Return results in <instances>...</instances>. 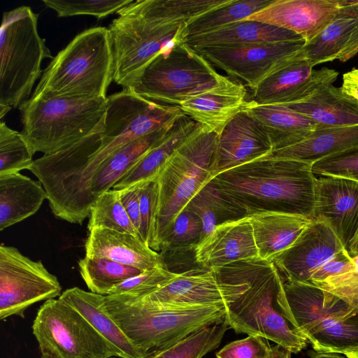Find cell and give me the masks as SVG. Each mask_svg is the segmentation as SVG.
Here are the masks:
<instances>
[{"label":"cell","instance_id":"cell-1","mask_svg":"<svg viewBox=\"0 0 358 358\" xmlns=\"http://www.w3.org/2000/svg\"><path fill=\"white\" fill-rule=\"evenodd\" d=\"M210 181L248 216L280 212L312 220L317 182L312 163L266 156L222 172Z\"/></svg>","mask_w":358,"mask_h":358},{"label":"cell","instance_id":"cell-2","mask_svg":"<svg viewBox=\"0 0 358 358\" xmlns=\"http://www.w3.org/2000/svg\"><path fill=\"white\" fill-rule=\"evenodd\" d=\"M225 266L248 285L227 306L229 327L270 340L292 353L305 349L308 342L291 323L284 279L274 263L257 258Z\"/></svg>","mask_w":358,"mask_h":358},{"label":"cell","instance_id":"cell-3","mask_svg":"<svg viewBox=\"0 0 358 358\" xmlns=\"http://www.w3.org/2000/svg\"><path fill=\"white\" fill-rule=\"evenodd\" d=\"M114 57L108 27L77 34L43 70L32 96L107 98Z\"/></svg>","mask_w":358,"mask_h":358},{"label":"cell","instance_id":"cell-4","mask_svg":"<svg viewBox=\"0 0 358 358\" xmlns=\"http://www.w3.org/2000/svg\"><path fill=\"white\" fill-rule=\"evenodd\" d=\"M104 308L145 356L222 320L227 312L224 305L161 306L125 295L105 296Z\"/></svg>","mask_w":358,"mask_h":358},{"label":"cell","instance_id":"cell-5","mask_svg":"<svg viewBox=\"0 0 358 358\" xmlns=\"http://www.w3.org/2000/svg\"><path fill=\"white\" fill-rule=\"evenodd\" d=\"M217 134L201 125L183 141L159 170L152 249L160 251L174 223L191 199L211 178Z\"/></svg>","mask_w":358,"mask_h":358},{"label":"cell","instance_id":"cell-6","mask_svg":"<svg viewBox=\"0 0 358 358\" xmlns=\"http://www.w3.org/2000/svg\"><path fill=\"white\" fill-rule=\"evenodd\" d=\"M107 98L31 96L19 107L32 152L50 155L104 127Z\"/></svg>","mask_w":358,"mask_h":358},{"label":"cell","instance_id":"cell-7","mask_svg":"<svg viewBox=\"0 0 358 358\" xmlns=\"http://www.w3.org/2000/svg\"><path fill=\"white\" fill-rule=\"evenodd\" d=\"M284 289L291 323L315 351L358 350V308L310 283L284 280Z\"/></svg>","mask_w":358,"mask_h":358},{"label":"cell","instance_id":"cell-8","mask_svg":"<svg viewBox=\"0 0 358 358\" xmlns=\"http://www.w3.org/2000/svg\"><path fill=\"white\" fill-rule=\"evenodd\" d=\"M117 14L108 27L114 57L113 81L131 89L156 57L183 42L185 24L157 22L148 14L145 0H134Z\"/></svg>","mask_w":358,"mask_h":358},{"label":"cell","instance_id":"cell-9","mask_svg":"<svg viewBox=\"0 0 358 358\" xmlns=\"http://www.w3.org/2000/svg\"><path fill=\"white\" fill-rule=\"evenodd\" d=\"M38 14L21 6L4 12L0 29V104L17 108L41 78L42 62L51 58L38 31Z\"/></svg>","mask_w":358,"mask_h":358},{"label":"cell","instance_id":"cell-10","mask_svg":"<svg viewBox=\"0 0 358 358\" xmlns=\"http://www.w3.org/2000/svg\"><path fill=\"white\" fill-rule=\"evenodd\" d=\"M226 78L196 50L180 42L156 57L129 90L152 101L178 107Z\"/></svg>","mask_w":358,"mask_h":358},{"label":"cell","instance_id":"cell-11","mask_svg":"<svg viewBox=\"0 0 358 358\" xmlns=\"http://www.w3.org/2000/svg\"><path fill=\"white\" fill-rule=\"evenodd\" d=\"M183 115L178 106L152 101L129 89L108 96L102 145L87 164L83 180L91 181L101 164L121 147L171 125Z\"/></svg>","mask_w":358,"mask_h":358},{"label":"cell","instance_id":"cell-12","mask_svg":"<svg viewBox=\"0 0 358 358\" xmlns=\"http://www.w3.org/2000/svg\"><path fill=\"white\" fill-rule=\"evenodd\" d=\"M40 358H110L112 352L86 319L60 299L45 301L32 324Z\"/></svg>","mask_w":358,"mask_h":358},{"label":"cell","instance_id":"cell-13","mask_svg":"<svg viewBox=\"0 0 358 358\" xmlns=\"http://www.w3.org/2000/svg\"><path fill=\"white\" fill-rule=\"evenodd\" d=\"M57 278L41 261H34L13 246H0V319L24 317L31 305L62 294Z\"/></svg>","mask_w":358,"mask_h":358},{"label":"cell","instance_id":"cell-14","mask_svg":"<svg viewBox=\"0 0 358 358\" xmlns=\"http://www.w3.org/2000/svg\"><path fill=\"white\" fill-rule=\"evenodd\" d=\"M216 271L206 268L189 270L178 273L166 285L142 298L129 297L161 306H227L237 299L248 285L225 266L217 268Z\"/></svg>","mask_w":358,"mask_h":358},{"label":"cell","instance_id":"cell-15","mask_svg":"<svg viewBox=\"0 0 358 358\" xmlns=\"http://www.w3.org/2000/svg\"><path fill=\"white\" fill-rule=\"evenodd\" d=\"M303 39L196 50L213 66L243 80L252 90L279 69L302 48Z\"/></svg>","mask_w":358,"mask_h":358},{"label":"cell","instance_id":"cell-16","mask_svg":"<svg viewBox=\"0 0 358 358\" xmlns=\"http://www.w3.org/2000/svg\"><path fill=\"white\" fill-rule=\"evenodd\" d=\"M312 220L326 223L349 253L358 236V182L331 176L317 178Z\"/></svg>","mask_w":358,"mask_h":358},{"label":"cell","instance_id":"cell-17","mask_svg":"<svg viewBox=\"0 0 358 358\" xmlns=\"http://www.w3.org/2000/svg\"><path fill=\"white\" fill-rule=\"evenodd\" d=\"M296 53L252 90L250 101L261 105L293 103L336 80L338 71L326 67L315 69L307 62L296 58Z\"/></svg>","mask_w":358,"mask_h":358},{"label":"cell","instance_id":"cell-18","mask_svg":"<svg viewBox=\"0 0 358 358\" xmlns=\"http://www.w3.org/2000/svg\"><path fill=\"white\" fill-rule=\"evenodd\" d=\"M272 150V143L263 126L243 109L217 135L210 169L212 178L229 169L264 157Z\"/></svg>","mask_w":358,"mask_h":358},{"label":"cell","instance_id":"cell-19","mask_svg":"<svg viewBox=\"0 0 358 358\" xmlns=\"http://www.w3.org/2000/svg\"><path fill=\"white\" fill-rule=\"evenodd\" d=\"M343 250L326 223L312 220L296 242L273 262L284 280L309 283L315 271Z\"/></svg>","mask_w":358,"mask_h":358},{"label":"cell","instance_id":"cell-20","mask_svg":"<svg viewBox=\"0 0 358 358\" xmlns=\"http://www.w3.org/2000/svg\"><path fill=\"white\" fill-rule=\"evenodd\" d=\"M350 0H272L243 20L285 29L308 42L321 32Z\"/></svg>","mask_w":358,"mask_h":358},{"label":"cell","instance_id":"cell-21","mask_svg":"<svg viewBox=\"0 0 358 358\" xmlns=\"http://www.w3.org/2000/svg\"><path fill=\"white\" fill-rule=\"evenodd\" d=\"M257 258L259 257L249 216L217 225L194 248L195 262L206 269Z\"/></svg>","mask_w":358,"mask_h":358},{"label":"cell","instance_id":"cell-22","mask_svg":"<svg viewBox=\"0 0 358 358\" xmlns=\"http://www.w3.org/2000/svg\"><path fill=\"white\" fill-rule=\"evenodd\" d=\"M245 86L226 78L217 86L182 102L185 115L206 130L219 135L226 124L247 104Z\"/></svg>","mask_w":358,"mask_h":358},{"label":"cell","instance_id":"cell-23","mask_svg":"<svg viewBox=\"0 0 358 358\" xmlns=\"http://www.w3.org/2000/svg\"><path fill=\"white\" fill-rule=\"evenodd\" d=\"M85 256L102 257L137 268L143 271L166 266L161 255L139 237L104 228L89 231Z\"/></svg>","mask_w":358,"mask_h":358},{"label":"cell","instance_id":"cell-24","mask_svg":"<svg viewBox=\"0 0 358 358\" xmlns=\"http://www.w3.org/2000/svg\"><path fill=\"white\" fill-rule=\"evenodd\" d=\"M104 295L75 287L59 297L80 313L108 344L113 357L145 358L104 308Z\"/></svg>","mask_w":358,"mask_h":358},{"label":"cell","instance_id":"cell-25","mask_svg":"<svg viewBox=\"0 0 358 358\" xmlns=\"http://www.w3.org/2000/svg\"><path fill=\"white\" fill-rule=\"evenodd\" d=\"M249 217L259 257L271 262L290 248L312 221L280 212H259Z\"/></svg>","mask_w":358,"mask_h":358},{"label":"cell","instance_id":"cell-26","mask_svg":"<svg viewBox=\"0 0 358 358\" xmlns=\"http://www.w3.org/2000/svg\"><path fill=\"white\" fill-rule=\"evenodd\" d=\"M315 122L318 129L358 124V102L341 87L325 85L308 98L283 105Z\"/></svg>","mask_w":358,"mask_h":358},{"label":"cell","instance_id":"cell-27","mask_svg":"<svg viewBox=\"0 0 358 358\" xmlns=\"http://www.w3.org/2000/svg\"><path fill=\"white\" fill-rule=\"evenodd\" d=\"M243 110L263 126L272 143V151L297 144L318 129L310 119L283 105H261L248 100Z\"/></svg>","mask_w":358,"mask_h":358},{"label":"cell","instance_id":"cell-28","mask_svg":"<svg viewBox=\"0 0 358 358\" xmlns=\"http://www.w3.org/2000/svg\"><path fill=\"white\" fill-rule=\"evenodd\" d=\"M303 39L289 30L261 22L240 20L217 30L186 38L184 43L195 50L210 47L238 46Z\"/></svg>","mask_w":358,"mask_h":358},{"label":"cell","instance_id":"cell-29","mask_svg":"<svg viewBox=\"0 0 358 358\" xmlns=\"http://www.w3.org/2000/svg\"><path fill=\"white\" fill-rule=\"evenodd\" d=\"M47 199L39 180L20 173L0 176V231L34 215Z\"/></svg>","mask_w":358,"mask_h":358},{"label":"cell","instance_id":"cell-30","mask_svg":"<svg viewBox=\"0 0 358 358\" xmlns=\"http://www.w3.org/2000/svg\"><path fill=\"white\" fill-rule=\"evenodd\" d=\"M357 15L358 0H350L321 32L296 52V58L312 67L337 59L350 38Z\"/></svg>","mask_w":358,"mask_h":358},{"label":"cell","instance_id":"cell-31","mask_svg":"<svg viewBox=\"0 0 358 358\" xmlns=\"http://www.w3.org/2000/svg\"><path fill=\"white\" fill-rule=\"evenodd\" d=\"M200 126V124L186 115L180 117L164 136L122 177L113 189H121L155 178L174 150Z\"/></svg>","mask_w":358,"mask_h":358},{"label":"cell","instance_id":"cell-32","mask_svg":"<svg viewBox=\"0 0 358 358\" xmlns=\"http://www.w3.org/2000/svg\"><path fill=\"white\" fill-rule=\"evenodd\" d=\"M173 124L128 143L115 151L101 164L90 182V199L92 206L101 194L115 186L122 177L164 136Z\"/></svg>","mask_w":358,"mask_h":358},{"label":"cell","instance_id":"cell-33","mask_svg":"<svg viewBox=\"0 0 358 358\" xmlns=\"http://www.w3.org/2000/svg\"><path fill=\"white\" fill-rule=\"evenodd\" d=\"M358 145V124L315 130L303 141L274 150L268 156L310 163Z\"/></svg>","mask_w":358,"mask_h":358},{"label":"cell","instance_id":"cell-34","mask_svg":"<svg viewBox=\"0 0 358 358\" xmlns=\"http://www.w3.org/2000/svg\"><path fill=\"white\" fill-rule=\"evenodd\" d=\"M201 220V240L223 222L245 217L246 212L220 192L209 180L185 208Z\"/></svg>","mask_w":358,"mask_h":358},{"label":"cell","instance_id":"cell-35","mask_svg":"<svg viewBox=\"0 0 358 358\" xmlns=\"http://www.w3.org/2000/svg\"><path fill=\"white\" fill-rule=\"evenodd\" d=\"M271 1L231 0L226 5L211 10L187 22L183 29L184 40L245 20L268 6Z\"/></svg>","mask_w":358,"mask_h":358},{"label":"cell","instance_id":"cell-36","mask_svg":"<svg viewBox=\"0 0 358 358\" xmlns=\"http://www.w3.org/2000/svg\"><path fill=\"white\" fill-rule=\"evenodd\" d=\"M80 274L90 292L108 295L115 285L143 271L102 257L85 256L78 261Z\"/></svg>","mask_w":358,"mask_h":358},{"label":"cell","instance_id":"cell-37","mask_svg":"<svg viewBox=\"0 0 358 358\" xmlns=\"http://www.w3.org/2000/svg\"><path fill=\"white\" fill-rule=\"evenodd\" d=\"M228 327L224 318L145 358H202L220 345Z\"/></svg>","mask_w":358,"mask_h":358},{"label":"cell","instance_id":"cell-38","mask_svg":"<svg viewBox=\"0 0 358 358\" xmlns=\"http://www.w3.org/2000/svg\"><path fill=\"white\" fill-rule=\"evenodd\" d=\"M231 0H145L150 16L162 24H186L189 21Z\"/></svg>","mask_w":358,"mask_h":358},{"label":"cell","instance_id":"cell-39","mask_svg":"<svg viewBox=\"0 0 358 358\" xmlns=\"http://www.w3.org/2000/svg\"><path fill=\"white\" fill-rule=\"evenodd\" d=\"M104 228L128 233L141 238L120 198L118 189H111L101 194L93 203L87 223L88 231Z\"/></svg>","mask_w":358,"mask_h":358},{"label":"cell","instance_id":"cell-40","mask_svg":"<svg viewBox=\"0 0 358 358\" xmlns=\"http://www.w3.org/2000/svg\"><path fill=\"white\" fill-rule=\"evenodd\" d=\"M34 152L21 132L0 123V176L30 170Z\"/></svg>","mask_w":358,"mask_h":358},{"label":"cell","instance_id":"cell-41","mask_svg":"<svg viewBox=\"0 0 358 358\" xmlns=\"http://www.w3.org/2000/svg\"><path fill=\"white\" fill-rule=\"evenodd\" d=\"M203 224L200 218L185 208L177 217L169 236L161 246V253L194 250L202 238Z\"/></svg>","mask_w":358,"mask_h":358},{"label":"cell","instance_id":"cell-42","mask_svg":"<svg viewBox=\"0 0 358 358\" xmlns=\"http://www.w3.org/2000/svg\"><path fill=\"white\" fill-rule=\"evenodd\" d=\"M134 0H42L44 6L54 10L59 17L88 15L98 20L117 13Z\"/></svg>","mask_w":358,"mask_h":358},{"label":"cell","instance_id":"cell-43","mask_svg":"<svg viewBox=\"0 0 358 358\" xmlns=\"http://www.w3.org/2000/svg\"><path fill=\"white\" fill-rule=\"evenodd\" d=\"M177 275L166 266H159L143 271L115 285L108 295H126L140 299L164 286Z\"/></svg>","mask_w":358,"mask_h":358},{"label":"cell","instance_id":"cell-44","mask_svg":"<svg viewBox=\"0 0 358 358\" xmlns=\"http://www.w3.org/2000/svg\"><path fill=\"white\" fill-rule=\"evenodd\" d=\"M312 170L320 176L343 177L358 182V145L314 162Z\"/></svg>","mask_w":358,"mask_h":358},{"label":"cell","instance_id":"cell-45","mask_svg":"<svg viewBox=\"0 0 358 358\" xmlns=\"http://www.w3.org/2000/svg\"><path fill=\"white\" fill-rule=\"evenodd\" d=\"M155 178L143 181L140 187L141 225V238L150 248L152 247L157 203Z\"/></svg>","mask_w":358,"mask_h":358},{"label":"cell","instance_id":"cell-46","mask_svg":"<svg viewBox=\"0 0 358 358\" xmlns=\"http://www.w3.org/2000/svg\"><path fill=\"white\" fill-rule=\"evenodd\" d=\"M271 347L268 340L259 336L248 335L223 347L217 358H266Z\"/></svg>","mask_w":358,"mask_h":358},{"label":"cell","instance_id":"cell-47","mask_svg":"<svg viewBox=\"0 0 358 358\" xmlns=\"http://www.w3.org/2000/svg\"><path fill=\"white\" fill-rule=\"evenodd\" d=\"M352 257L345 249L333 256L312 274L310 284L315 285L328 278L355 268Z\"/></svg>","mask_w":358,"mask_h":358},{"label":"cell","instance_id":"cell-48","mask_svg":"<svg viewBox=\"0 0 358 358\" xmlns=\"http://www.w3.org/2000/svg\"><path fill=\"white\" fill-rule=\"evenodd\" d=\"M141 184V182H139L118 189L122 204L139 234L141 225L140 206Z\"/></svg>","mask_w":358,"mask_h":358},{"label":"cell","instance_id":"cell-49","mask_svg":"<svg viewBox=\"0 0 358 358\" xmlns=\"http://www.w3.org/2000/svg\"><path fill=\"white\" fill-rule=\"evenodd\" d=\"M358 53V15L356 24L345 46L338 57L339 61L345 62Z\"/></svg>","mask_w":358,"mask_h":358},{"label":"cell","instance_id":"cell-50","mask_svg":"<svg viewBox=\"0 0 358 358\" xmlns=\"http://www.w3.org/2000/svg\"><path fill=\"white\" fill-rule=\"evenodd\" d=\"M341 88L358 102V69L354 68L343 75Z\"/></svg>","mask_w":358,"mask_h":358},{"label":"cell","instance_id":"cell-51","mask_svg":"<svg viewBox=\"0 0 358 358\" xmlns=\"http://www.w3.org/2000/svg\"><path fill=\"white\" fill-rule=\"evenodd\" d=\"M292 352L287 349L276 345L271 348L269 355L266 358H291Z\"/></svg>","mask_w":358,"mask_h":358},{"label":"cell","instance_id":"cell-52","mask_svg":"<svg viewBox=\"0 0 358 358\" xmlns=\"http://www.w3.org/2000/svg\"><path fill=\"white\" fill-rule=\"evenodd\" d=\"M308 355L310 358H343L338 353L316 352L315 350H309Z\"/></svg>","mask_w":358,"mask_h":358},{"label":"cell","instance_id":"cell-53","mask_svg":"<svg viewBox=\"0 0 358 358\" xmlns=\"http://www.w3.org/2000/svg\"><path fill=\"white\" fill-rule=\"evenodd\" d=\"M349 255L351 257L358 255V236L350 248Z\"/></svg>","mask_w":358,"mask_h":358},{"label":"cell","instance_id":"cell-54","mask_svg":"<svg viewBox=\"0 0 358 358\" xmlns=\"http://www.w3.org/2000/svg\"><path fill=\"white\" fill-rule=\"evenodd\" d=\"M11 108L12 107L9 106L0 104V118L2 119Z\"/></svg>","mask_w":358,"mask_h":358},{"label":"cell","instance_id":"cell-55","mask_svg":"<svg viewBox=\"0 0 358 358\" xmlns=\"http://www.w3.org/2000/svg\"><path fill=\"white\" fill-rule=\"evenodd\" d=\"M347 358H358V350L344 353Z\"/></svg>","mask_w":358,"mask_h":358}]
</instances>
